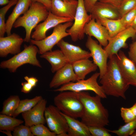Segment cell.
<instances>
[{
  "mask_svg": "<svg viewBox=\"0 0 136 136\" xmlns=\"http://www.w3.org/2000/svg\"><path fill=\"white\" fill-rule=\"evenodd\" d=\"M47 101L42 98L30 110L22 113L25 125L30 127L39 124H44L46 122L44 112Z\"/></svg>",
  "mask_w": 136,
  "mask_h": 136,
  "instance_id": "5bb4252c",
  "label": "cell"
},
{
  "mask_svg": "<svg viewBox=\"0 0 136 136\" xmlns=\"http://www.w3.org/2000/svg\"><path fill=\"white\" fill-rule=\"evenodd\" d=\"M43 98L41 96H38L31 99L27 98L20 100L18 107L15 112L13 117H16L20 114L30 110Z\"/></svg>",
  "mask_w": 136,
  "mask_h": 136,
  "instance_id": "83f0119b",
  "label": "cell"
},
{
  "mask_svg": "<svg viewBox=\"0 0 136 136\" xmlns=\"http://www.w3.org/2000/svg\"><path fill=\"white\" fill-rule=\"evenodd\" d=\"M78 80L72 64L68 63L56 72L49 86L50 88H56L72 81Z\"/></svg>",
  "mask_w": 136,
  "mask_h": 136,
  "instance_id": "d6986e66",
  "label": "cell"
},
{
  "mask_svg": "<svg viewBox=\"0 0 136 136\" xmlns=\"http://www.w3.org/2000/svg\"><path fill=\"white\" fill-rule=\"evenodd\" d=\"M50 11L58 17L71 18L74 20L78 4V1L73 0L66 2L62 0H51Z\"/></svg>",
  "mask_w": 136,
  "mask_h": 136,
  "instance_id": "2e32d148",
  "label": "cell"
},
{
  "mask_svg": "<svg viewBox=\"0 0 136 136\" xmlns=\"http://www.w3.org/2000/svg\"><path fill=\"white\" fill-rule=\"evenodd\" d=\"M123 0H98V1L109 4L117 8Z\"/></svg>",
  "mask_w": 136,
  "mask_h": 136,
  "instance_id": "ab89813d",
  "label": "cell"
},
{
  "mask_svg": "<svg viewBox=\"0 0 136 136\" xmlns=\"http://www.w3.org/2000/svg\"><path fill=\"white\" fill-rule=\"evenodd\" d=\"M20 100L19 96L17 95L10 96L4 101L0 114L13 116L18 107Z\"/></svg>",
  "mask_w": 136,
  "mask_h": 136,
  "instance_id": "484cf974",
  "label": "cell"
},
{
  "mask_svg": "<svg viewBox=\"0 0 136 136\" xmlns=\"http://www.w3.org/2000/svg\"><path fill=\"white\" fill-rule=\"evenodd\" d=\"M24 39L19 35L13 33L5 37H0V56L5 57L10 54H16L21 52Z\"/></svg>",
  "mask_w": 136,
  "mask_h": 136,
  "instance_id": "e0dca14e",
  "label": "cell"
},
{
  "mask_svg": "<svg viewBox=\"0 0 136 136\" xmlns=\"http://www.w3.org/2000/svg\"><path fill=\"white\" fill-rule=\"evenodd\" d=\"M90 14L95 20L102 18L117 20L121 17L118 9L107 3L98 1L93 7Z\"/></svg>",
  "mask_w": 136,
  "mask_h": 136,
  "instance_id": "ffe728a7",
  "label": "cell"
},
{
  "mask_svg": "<svg viewBox=\"0 0 136 136\" xmlns=\"http://www.w3.org/2000/svg\"><path fill=\"white\" fill-rule=\"evenodd\" d=\"M40 57L46 59L50 63L52 73L56 72L69 63L60 49L47 52L41 54Z\"/></svg>",
  "mask_w": 136,
  "mask_h": 136,
  "instance_id": "7402d4cb",
  "label": "cell"
},
{
  "mask_svg": "<svg viewBox=\"0 0 136 136\" xmlns=\"http://www.w3.org/2000/svg\"><path fill=\"white\" fill-rule=\"evenodd\" d=\"M131 27L136 31V16L134 19Z\"/></svg>",
  "mask_w": 136,
  "mask_h": 136,
  "instance_id": "bcb514c9",
  "label": "cell"
},
{
  "mask_svg": "<svg viewBox=\"0 0 136 136\" xmlns=\"http://www.w3.org/2000/svg\"><path fill=\"white\" fill-rule=\"evenodd\" d=\"M32 3L38 2L44 5L49 11H50L51 6V0H31Z\"/></svg>",
  "mask_w": 136,
  "mask_h": 136,
  "instance_id": "60d3db41",
  "label": "cell"
},
{
  "mask_svg": "<svg viewBox=\"0 0 136 136\" xmlns=\"http://www.w3.org/2000/svg\"><path fill=\"white\" fill-rule=\"evenodd\" d=\"M13 136H33L30 128L26 125L20 124L15 128L13 131Z\"/></svg>",
  "mask_w": 136,
  "mask_h": 136,
  "instance_id": "836d02e7",
  "label": "cell"
},
{
  "mask_svg": "<svg viewBox=\"0 0 136 136\" xmlns=\"http://www.w3.org/2000/svg\"><path fill=\"white\" fill-rule=\"evenodd\" d=\"M63 1H66V2H68L71 1L73 0H62Z\"/></svg>",
  "mask_w": 136,
  "mask_h": 136,
  "instance_id": "c3c4849f",
  "label": "cell"
},
{
  "mask_svg": "<svg viewBox=\"0 0 136 136\" xmlns=\"http://www.w3.org/2000/svg\"><path fill=\"white\" fill-rule=\"evenodd\" d=\"M24 78L25 80L30 84L33 87L36 86L38 81V80L36 78L34 77H29L27 76H25L24 77Z\"/></svg>",
  "mask_w": 136,
  "mask_h": 136,
  "instance_id": "b9f144b4",
  "label": "cell"
},
{
  "mask_svg": "<svg viewBox=\"0 0 136 136\" xmlns=\"http://www.w3.org/2000/svg\"><path fill=\"white\" fill-rule=\"evenodd\" d=\"M79 80L84 79L89 73L95 71L98 67L89 58L81 59L72 64Z\"/></svg>",
  "mask_w": 136,
  "mask_h": 136,
  "instance_id": "cb8c5ba5",
  "label": "cell"
},
{
  "mask_svg": "<svg viewBox=\"0 0 136 136\" xmlns=\"http://www.w3.org/2000/svg\"><path fill=\"white\" fill-rule=\"evenodd\" d=\"M66 119L69 127L68 136H91L88 126L75 118L69 116L61 112Z\"/></svg>",
  "mask_w": 136,
  "mask_h": 136,
  "instance_id": "603a6c76",
  "label": "cell"
},
{
  "mask_svg": "<svg viewBox=\"0 0 136 136\" xmlns=\"http://www.w3.org/2000/svg\"><path fill=\"white\" fill-rule=\"evenodd\" d=\"M9 2L0 9V37H4L6 32L5 16L7 12L13 6L16 5L18 0H10Z\"/></svg>",
  "mask_w": 136,
  "mask_h": 136,
  "instance_id": "f546056e",
  "label": "cell"
},
{
  "mask_svg": "<svg viewBox=\"0 0 136 136\" xmlns=\"http://www.w3.org/2000/svg\"><path fill=\"white\" fill-rule=\"evenodd\" d=\"M136 8V0H124L117 8L121 18Z\"/></svg>",
  "mask_w": 136,
  "mask_h": 136,
  "instance_id": "1f68e13d",
  "label": "cell"
},
{
  "mask_svg": "<svg viewBox=\"0 0 136 136\" xmlns=\"http://www.w3.org/2000/svg\"><path fill=\"white\" fill-rule=\"evenodd\" d=\"M73 24L72 22H68L59 24L54 27L52 33L49 36L40 41L31 39L30 42L38 47V53L40 54L51 51L53 47L63 38L70 36L66 30Z\"/></svg>",
  "mask_w": 136,
  "mask_h": 136,
  "instance_id": "52a82bcc",
  "label": "cell"
},
{
  "mask_svg": "<svg viewBox=\"0 0 136 136\" xmlns=\"http://www.w3.org/2000/svg\"><path fill=\"white\" fill-rule=\"evenodd\" d=\"M136 16V8L127 12L120 18L121 21L126 28L131 27Z\"/></svg>",
  "mask_w": 136,
  "mask_h": 136,
  "instance_id": "d6a6232c",
  "label": "cell"
},
{
  "mask_svg": "<svg viewBox=\"0 0 136 136\" xmlns=\"http://www.w3.org/2000/svg\"><path fill=\"white\" fill-rule=\"evenodd\" d=\"M98 0H84L85 8L87 12L90 13L93 7Z\"/></svg>",
  "mask_w": 136,
  "mask_h": 136,
  "instance_id": "74e56055",
  "label": "cell"
},
{
  "mask_svg": "<svg viewBox=\"0 0 136 136\" xmlns=\"http://www.w3.org/2000/svg\"><path fill=\"white\" fill-rule=\"evenodd\" d=\"M78 93L84 108L81 121L88 126L105 127L108 125L109 112L101 103V98L97 95L91 96L88 92L84 91Z\"/></svg>",
  "mask_w": 136,
  "mask_h": 136,
  "instance_id": "6da1fadb",
  "label": "cell"
},
{
  "mask_svg": "<svg viewBox=\"0 0 136 136\" xmlns=\"http://www.w3.org/2000/svg\"><path fill=\"white\" fill-rule=\"evenodd\" d=\"M131 136H136V131L135 130L132 134L131 135Z\"/></svg>",
  "mask_w": 136,
  "mask_h": 136,
  "instance_id": "7dc6e473",
  "label": "cell"
},
{
  "mask_svg": "<svg viewBox=\"0 0 136 136\" xmlns=\"http://www.w3.org/2000/svg\"><path fill=\"white\" fill-rule=\"evenodd\" d=\"M128 56V58L136 65V39L130 45Z\"/></svg>",
  "mask_w": 136,
  "mask_h": 136,
  "instance_id": "8d00e7d4",
  "label": "cell"
},
{
  "mask_svg": "<svg viewBox=\"0 0 136 136\" xmlns=\"http://www.w3.org/2000/svg\"><path fill=\"white\" fill-rule=\"evenodd\" d=\"M46 123L51 131L57 136H68L69 127L66 120L55 106L50 105L46 107L44 112Z\"/></svg>",
  "mask_w": 136,
  "mask_h": 136,
  "instance_id": "9c48e42d",
  "label": "cell"
},
{
  "mask_svg": "<svg viewBox=\"0 0 136 136\" xmlns=\"http://www.w3.org/2000/svg\"><path fill=\"white\" fill-rule=\"evenodd\" d=\"M117 57L119 67L125 80L129 85L136 86V65L121 50Z\"/></svg>",
  "mask_w": 136,
  "mask_h": 136,
  "instance_id": "4fadbf2b",
  "label": "cell"
},
{
  "mask_svg": "<svg viewBox=\"0 0 136 136\" xmlns=\"http://www.w3.org/2000/svg\"><path fill=\"white\" fill-rule=\"evenodd\" d=\"M105 127L100 126H89V129L91 136H111L109 130Z\"/></svg>",
  "mask_w": 136,
  "mask_h": 136,
  "instance_id": "e575fe53",
  "label": "cell"
},
{
  "mask_svg": "<svg viewBox=\"0 0 136 136\" xmlns=\"http://www.w3.org/2000/svg\"><path fill=\"white\" fill-rule=\"evenodd\" d=\"M121 115L125 123L132 121L136 118L130 108L122 107L120 109Z\"/></svg>",
  "mask_w": 136,
  "mask_h": 136,
  "instance_id": "d590c367",
  "label": "cell"
},
{
  "mask_svg": "<svg viewBox=\"0 0 136 136\" xmlns=\"http://www.w3.org/2000/svg\"><path fill=\"white\" fill-rule=\"evenodd\" d=\"M85 46L90 51L93 62L98 67L99 79L105 73L107 66L108 54L102 46L93 39L91 37L88 36Z\"/></svg>",
  "mask_w": 136,
  "mask_h": 136,
  "instance_id": "30bf717a",
  "label": "cell"
},
{
  "mask_svg": "<svg viewBox=\"0 0 136 136\" xmlns=\"http://www.w3.org/2000/svg\"><path fill=\"white\" fill-rule=\"evenodd\" d=\"M32 3L31 0H18L6 23V32L7 36L11 34V30L16 20L28 9Z\"/></svg>",
  "mask_w": 136,
  "mask_h": 136,
  "instance_id": "44dd1931",
  "label": "cell"
},
{
  "mask_svg": "<svg viewBox=\"0 0 136 136\" xmlns=\"http://www.w3.org/2000/svg\"></svg>",
  "mask_w": 136,
  "mask_h": 136,
  "instance_id": "681fc988",
  "label": "cell"
},
{
  "mask_svg": "<svg viewBox=\"0 0 136 136\" xmlns=\"http://www.w3.org/2000/svg\"><path fill=\"white\" fill-rule=\"evenodd\" d=\"M73 20L70 18L56 16L49 11L48 15L46 20L43 22L38 25L34 28L35 31L31 34V38L36 41L42 40L46 37V32L51 28L59 24L73 22Z\"/></svg>",
  "mask_w": 136,
  "mask_h": 136,
  "instance_id": "7c38bea8",
  "label": "cell"
},
{
  "mask_svg": "<svg viewBox=\"0 0 136 136\" xmlns=\"http://www.w3.org/2000/svg\"><path fill=\"white\" fill-rule=\"evenodd\" d=\"M63 52L69 63L71 64L77 61L89 58L90 52L82 49L79 46L71 44L63 39L57 44Z\"/></svg>",
  "mask_w": 136,
  "mask_h": 136,
  "instance_id": "9a60e30c",
  "label": "cell"
},
{
  "mask_svg": "<svg viewBox=\"0 0 136 136\" xmlns=\"http://www.w3.org/2000/svg\"><path fill=\"white\" fill-rule=\"evenodd\" d=\"M136 129V118L130 122L120 126L117 130H110V132L115 133L119 136L131 135Z\"/></svg>",
  "mask_w": 136,
  "mask_h": 136,
  "instance_id": "f1b7e54d",
  "label": "cell"
},
{
  "mask_svg": "<svg viewBox=\"0 0 136 136\" xmlns=\"http://www.w3.org/2000/svg\"><path fill=\"white\" fill-rule=\"evenodd\" d=\"M100 83L107 95L126 98L125 92L129 85L123 78L119 67L117 55L109 58L106 71L99 79Z\"/></svg>",
  "mask_w": 136,
  "mask_h": 136,
  "instance_id": "7a4b0ae2",
  "label": "cell"
},
{
  "mask_svg": "<svg viewBox=\"0 0 136 136\" xmlns=\"http://www.w3.org/2000/svg\"><path fill=\"white\" fill-rule=\"evenodd\" d=\"M95 21L106 28L108 32L110 39L113 38L126 28L121 23L120 19L114 20L102 18Z\"/></svg>",
  "mask_w": 136,
  "mask_h": 136,
  "instance_id": "d4e9b609",
  "label": "cell"
},
{
  "mask_svg": "<svg viewBox=\"0 0 136 136\" xmlns=\"http://www.w3.org/2000/svg\"><path fill=\"white\" fill-rule=\"evenodd\" d=\"M130 108L136 118V102Z\"/></svg>",
  "mask_w": 136,
  "mask_h": 136,
  "instance_id": "7bdbcfd3",
  "label": "cell"
},
{
  "mask_svg": "<svg viewBox=\"0 0 136 136\" xmlns=\"http://www.w3.org/2000/svg\"><path fill=\"white\" fill-rule=\"evenodd\" d=\"M49 12V11L42 4L38 2L32 3L28 9L16 20L13 27H24L26 31L24 41L30 42L32 29L39 23L46 20Z\"/></svg>",
  "mask_w": 136,
  "mask_h": 136,
  "instance_id": "3957f363",
  "label": "cell"
},
{
  "mask_svg": "<svg viewBox=\"0 0 136 136\" xmlns=\"http://www.w3.org/2000/svg\"><path fill=\"white\" fill-rule=\"evenodd\" d=\"M21 85L22 87L21 89V91L24 93H29L33 88L30 84L27 82H22Z\"/></svg>",
  "mask_w": 136,
  "mask_h": 136,
  "instance_id": "f35d334b",
  "label": "cell"
},
{
  "mask_svg": "<svg viewBox=\"0 0 136 136\" xmlns=\"http://www.w3.org/2000/svg\"><path fill=\"white\" fill-rule=\"evenodd\" d=\"M130 38L133 40L136 39V31L131 27L126 28L110 39L108 45L104 48L108 54V58L117 55L121 48H127L128 45L126 42Z\"/></svg>",
  "mask_w": 136,
  "mask_h": 136,
  "instance_id": "8fae6325",
  "label": "cell"
},
{
  "mask_svg": "<svg viewBox=\"0 0 136 136\" xmlns=\"http://www.w3.org/2000/svg\"><path fill=\"white\" fill-rule=\"evenodd\" d=\"M78 4L74 19V22L66 31L70 34L72 40L76 42L84 39V30L86 24L92 19L91 14H88L85 8L84 0H77Z\"/></svg>",
  "mask_w": 136,
  "mask_h": 136,
  "instance_id": "ba28073f",
  "label": "cell"
},
{
  "mask_svg": "<svg viewBox=\"0 0 136 136\" xmlns=\"http://www.w3.org/2000/svg\"><path fill=\"white\" fill-rule=\"evenodd\" d=\"M24 122L23 120L13 116L0 114V130L13 131L15 127Z\"/></svg>",
  "mask_w": 136,
  "mask_h": 136,
  "instance_id": "4316f807",
  "label": "cell"
},
{
  "mask_svg": "<svg viewBox=\"0 0 136 136\" xmlns=\"http://www.w3.org/2000/svg\"><path fill=\"white\" fill-rule=\"evenodd\" d=\"M54 104L62 112L75 118L81 117L84 112L83 104L78 92L72 91L61 92L54 98Z\"/></svg>",
  "mask_w": 136,
  "mask_h": 136,
  "instance_id": "277c9868",
  "label": "cell"
},
{
  "mask_svg": "<svg viewBox=\"0 0 136 136\" xmlns=\"http://www.w3.org/2000/svg\"><path fill=\"white\" fill-rule=\"evenodd\" d=\"M9 0H0V5L1 6H3L7 5L10 2Z\"/></svg>",
  "mask_w": 136,
  "mask_h": 136,
  "instance_id": "f6af8a7d",
  "label": "cell"
},
{
  "mask_svg": "<svg viewBox=\"0 0 136 136\" xmlns=\"http://www.w3.org/2000/svg\"><path fill=\"white\" fill-rule=\"evenodd\" d=\"M34 135L37 136H56L57 134L51 131L43 124L34 125L30 127Z\"/></svg>",
  "mask_w": 136,
  "mask_h": 136,
  "instance_id": "4dcf8cb0",
  "label": "cell"
},
{
  "mask_svg": "<svg viewBox=\"0 0 136 136\" xmlns=\"http://www.w3.org/2000/svg\"><path fill=\"white\" fill-rule=\"evenodd\" d=\"M24 49L10 59L2 62L0 67L7 69L11 72H15L18 68L26 64L41 67L39 61L37 58L39 49L34 45L28 46L24 45Z\"/></svg>",
  "mask_w": 136,
  "mask_h": 136,
  "instance_id": "5b68a950",
  "label": "cell"
},
{
  "mask_svg": "<svg viewBox=\"0 0 136 136\" xmlns=\"http://www.w3.org/2000/svg\"><path fill=\"white\" fill-rule=\"evenodd\" d=\"M1 132L4 133L8 136H13L12 134L11 133L12 131L10 130H0Z\"/></svg>",
  "mask_w": 136,
  "mask_h": 136,
  "instance_id": "ee69618b",
  "label": "cell"
},
{
  "mask_svg": "<svg viewBox=\"0 0 136 136\" xmlns=\"http://www.w3.org/2000/svg\"><path fill=\"white\" fill-rule=\"evenodd\" d=\"M84 31L88 36L95 38L102 46L105 47L108 45L110 37L107 30L94 19L92 18L86 24Z\"/></svg>",
  "mask_w": 136,
  "mask_h": 136,
  "instance_id": "ac0fdd59",
  "label": "cell"
},
{
  "mask_svg": "<svg viewBox=\"0 0 136 136\" xmlns=\"http://www.w3.org/2000/svg\"><path fill=\"white\" fill-rule=\"evenodd\" d=\"M99 73H96L87 79L79 80L76 82H71L62 85L59 88L54 90V91H72L79 92L85 91H91L101 98H106L105 93L101 86L97 82Z\"/></svg>",
  "mask_w": 136,
  "mask_h": 136,
  "instance_id": "8992f818",
  "label": "cell"
}]
</instances>
